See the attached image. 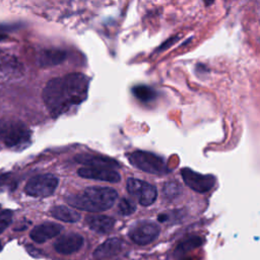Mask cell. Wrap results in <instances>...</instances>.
<instances>
[{
	"label": "cell",
	"instance_id": "obj_1",
	"mask_svg": "<svg viewBox=\"0 0 260 260\" xmlns=\"http://www.w3.org/2000/svg\"><path fill=\"white\" fill-rule=\"evenodd\" d=\"M89 81L81 73H71L50 80L43 90V100L53 117L66 113L86 100Z\"/></svg>",
	"mask_w": 260,
	"mask_h": 260
},
{
	"label": "cell",
	"instance_id": "obj_2",
	"mask_svg": "<svg viewBox=\"0 0 260 260\" xmlns=\"http://www.w3.org/2000/svg\"><path fill=\"white\" fill-rule=\"evenodd\" d=\"M117 197L118 194L115 190L94 186L87 187L80 193L69 195L66 201L75 208L90 212H100L112 207Z\"/></svg>",
	"mask_w": 260,
	"mask_h": 260
},
{
	"label": "cell",
	"instance_id": "obj_3",
	"mask_svg": "<svg viewBox=\"0 0 260 260\" xmlns=\"http://www.w3.org/2000/svg\"><path fill=\"white\" fill-rule=\"evenodd\" d=\"M30 130L19 120L3 118L0 120V140L9 148L21 150L30 143Z\"/></svg>",
	"mask_w": 260,
	"mask_h": 260
},
{
	"label": "cell",
	"instance_id": "obj_4",
	"mask_svg": "<svg viewBox=\"0 0 260 260\" xmlns=\"http://www.w3.org/2000/svg\"><path fill=\"white\" fill-rule=\"evenodd\" d=\"M127 158L133 167L149 174L165 175L170 172L167 164L160 156L148 151L136 150L128 153Z\"/></svg>",
	"mask_w": 260,
	"mask_h": 260
},
{
	"label": "cell",
	"instance_id": "obj_5",
	"mask_svg": "<svg viewBox=\"0 0 260 260\" xmlns=\"http://www.w3.org/2000/svg\"><path fill=\"white\" fill-rule=\"evenodd\" d=\"M58 186V179L52 174H43L32 177L25 185L24 191L34 197H48Z\"/></svg>",
	"mask_w": 260,
	"mask_h": 260
},
{
	"label": "cell",
	"instance_id": "obj_6",
	"mask_svg": "<svg viewBox=\"0 0 260 260\" xmlns=\"http://www.w3.org/2000/svg\"><path fill=\"white\" fill-rule=\"evenodd\" d=\"M127 190L143 206L151 205L157 196L156 188L153 185L134 178L128 179Z\"/></svg>",
	"mask_w": 260,
	"mask_h": 260
},
{
	"label": "cell",
	"instance_id": "obj_7",
	"mask_svg": "<svg viewBox=\"0 0 260 260\" xmlns=\"http://www.w3.org/2000/svg\"><path fill=\"white\" fill-rule=\"evenodd\" d=\"M182 178L185 184L192 190L198 193H205L212 189L215 184V178L211 175H203L184 168L181 171Z\"/></svg>",
	"mask_w": 260,
	"mask_h": 260
},
{
	"label": "cell",
	"instance_id": "obj_8",
	"mask_svg": "<svg viewBox=\"0 0 260 260\" xmlns=\"http://www.w3.org/2000/svg\"><path fill=\"white\" fill-rule=\"evenodd\" d=\"M159 226L152 221H139L129 231L130 239L138 245H146L157 238Z\"/></svg>",
	"mask_w": 260,
	"mask_h": 260
},
{
	"label": "cell",
	"instance_id": "obj_9",
	"mask_svg": "<svg viewBox=\"0 0 260 260\" xmlns=\"http://www.w3.org/2000/svg\"><path fill=\"white\" fill-rule=\"evenodd\" d=\"M78 175L85 179L105 181L110 183H118L121 179V176L117 171L107 168L84 167L78 170Z\"/></svg>",
	"mask_w": 260,
	"mask_h": 260
},
{
	"label": "cell",
	"instance_id": "obj_10",
	"mask_svg": "<svg viewBox=\"0 0 260 260\" xmlns=\"http://www.w3.org/2000/svg\"><path fill=\"white\" fill-rule=\"evenodd\" d=\"M83 245V238L78 234H68L60 237L54 244L55 250L60 254H71L78 251Z\"/></svg>",
	"mask_w": 260,
	"mask_h": 260
},
{
	"label": "cell",
	"instance_id": "obj_11",
	"mask_svg": "<svg viewBox=\"0 0 260 260\" xmlns=\"http://www.w3.org/2000/svg\"><path fill=\"white\" fill-rule=\"evenodd\" d=\"M61 231L62 226L60 224L54 222H45L35 226L31 230L29 236L36 243H44L47 240L59 235Z\"/></svg>",
	"mask_w": 260,
	"mask_h": 260
},
{
	"label": "cell",
	"instance_id": "obj_12",
	"mask_svg": "<svg viewBox=\"0 0 260 260\" xmlns=\"http://www.w3.org/2000/svg\"><path fill=\"white\" fill-rule=\"evenodd\" d=\"M122 241L118 238H112L100 245L93 252L95 258H107L117 255L122 249Z\"/></svg>",
	"mask_w": 260,
	"mask_h": 260
},
{
	"label": "cell",
	"instance_id": "obj_13",
	"mask_svg": "<svg viewBox=\"0 0 260 260\" xmlns=\"http://www.w3.org/2000/svg\"><path fill=\"white\" fill-rule=\"evenodd\" d=\"M86 222L92 231L106 234L113 229L115 220L107 215H89L86 217Z\"/></svg>",
	"mask_w": 260,
	"mask_h": 260
},
{
	"label": "cell",
	"instance_id": "obj_14",
	"mask_svg": "<svg viewBox=\"0 0 260 260\" xmlns=\"http://www.w3.org/2000/svg\"><path fill=\"white\" fill-rule=\"evenodd\" d=\"M76 160L80 164H84L87 167H95V168H107L113 169L117 168L119 165L116 160L106 157V156H95V155H79L76 157Z\"/></svg>",
	"mask_w": 260,
	"mask_h": 260
},
{
	"label": "cell",
	"instance_id": "obj_15",
	"mask_svg": "<svg viewBox=\"0 0 260 260\" xmlns=\"http://www.w3.org/2000/svg\"><path fill=\"white\" fill-rule=\"evenodd\" d=\"M66 58V53L61 50H44L39 56L41 66H53L61 63Z\"/></svg>",
	"mask_w": 260,
	"mask_h": 260
},
{
	"label": "cell",
	"instance_id": "obj_16",
	"mask_svg": "<svg viewBox=\"0 0 260 260\" xmlns=\"http://www.w3.org/2000/svg\"><path fill=\"white\" fill-rule=\"evenodd\" d=\"M51 214L55 218L66 222H76L80 218V214L77 211L62 205L53 207L51 209Z\"/></svg>",
	"mask_w": 260,
	"mask_h": 260
},
{
	"label": "cell",
	"instance_id": "obj_17",
	"mask_svg": "<svg viewBox=\"0 0 260 260\" xmlns=\"http://www.w3.org/2000/svg\"><path fill=\"white\" fill-rule=\"evenodd\" d=\"M132 92L139 101L144 103L151 102L156 98L155 90L147 85H136L132 88Z\"/></svg>",
	"mask_w": 260,
	"mask_h": 260
},
{
	"label": "cell",
	"instance_id": "obj_18",
	"mask_svg": "<svg viewBox=\"0 0 260 260\" xmlns=\"http://www.w3.org/2000/svg\"><path fill=\"white\" fill-rule=\"evenodd\" d=\"M119 212L123 215H130L132 214L135 209H136V206L134 204V202L130 199H127V198H123L121 199V201L119 202Z\"/></svg>",
	"mask_w": 260,
	"mask_h": 260
},
{
	"label": "cell",
	"instance_id": "obj_19",
	"mask_svg": "<svg viewBox=\"0 0 260 260\" xmlns=\"http://www.w3.org/2000/svg\"><path fill=\"white\" fill-rule=\"evenodd\" d=\"M181 186L178 183L175 182H169L167 184H165L164 187V195L165 197L169 198V199H173L176 196L179 195V192L181 191Z\"/></svg>",
	"mask_w": 260,
	"mask_h": 260
},
{
	"label": "cell",
	"instance_id": "obj_20",
	"mask_svg": "<svg viewBox=\"0 0 260 260\" xmlns=\"http://www.w3.org/2000/svg\"><path fill=\"white\" fill-rule=\"evenodd\" d=\"M12 220V211L9 209L0 212V234L6 230Z\"/></svg>",
	"mask_w": 260,
	"mask_h": 260
},
{
	"label": "cell",
	"instance_id": "obj_21",
	"mask_svg": "<svg viewBox=\"0 0 260 260\" xmlns=\"http://www.w3.org/2000/svg\"><path fill=\"white\" fill-rule=\"evenodd\" d=\"M0 247H1V246H0Z\"/></svg>",
	"mask_w": 260,
	"mask_h": 260
}]
</instances>
